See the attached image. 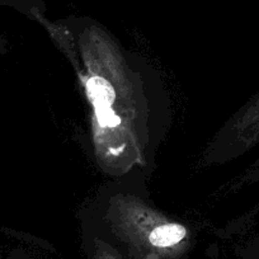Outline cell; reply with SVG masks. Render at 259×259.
<instances>
[{
    "label": "cell",
    "mask_w": 259,
    "mask_h": 259,
    "mask_svg": "<svg viewBox=\"0 0 259 259\" xmlns=\"http://www.w3.org/2000/svg\"><path fill=\"white\" fill-rule=\"evenodd\" d=\"M87 91L96 109L108 108L116 99V93L112 84L102 76L89 78L87 80Z\"/></svg>",
    "instance_id": "obj_1"
},
{
    "label": "cell",
    "mask_w": 259,
    "mask_h": 259,
    "mask_svg": "<svg viewBox=\"0 0 259 259\" xmlns=\"http://www.w3.org/2000/svg\"><path fill=\"white\" fill-rule=\"evenodd\" d=\"M187 231L179 224H166L154 229L149 235V241L159 248H168L183 240Z\"/></svg>",
    "instance_id": "obj_2"
},
{
    "label": "cell",
    "mask_w": 259,
    "mask_h": 259,
    "mask_svg": "<svg viewBox=\"0 0 259 259\" xmlns=\"http://www.w3.org/2000/svg\"><path fill=\"white\" fill-rule=\"evenodd\" d=\"M96 116L97 119H98V123L102 127H117L121 123V118L112 111L111 107H108V108H97Z\"/></svg>",
    "instance_id": "obj_3"
},
{
    "label": "cell",
    "mask_w": 259,
    "mask_h": 259,
    "mask_svg": "<svg viewBox=\"0 0 259 259\" xmlns=\"http://www.w3.org/2000/svg\"><path fill=\"white\" fill-rule=\"evenodd\" d=\"M250 123L253 126V130H250L251 134L259 138V99L256 102L255 107L253 108V117L250 119Z\"/></svg>",
    "instance_id": "obj_4"
}]
</instances>
